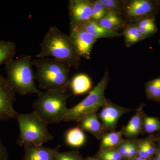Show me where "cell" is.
<instances>
[{"label":"cell","instance_id":"cell-1","mask_svg":"<svg viewBox=\"0 0 160 160\" xmlns=\"http://www.w3.org/2000/svg\"><path fill=\"white\" fill-rule=\"evenodd\" d=\"M41 51L36 58H48L62 61L70 67L78 69L80 58L69 37L56 26L50 27L40 44Z\"/></svg>","mask_w":160,"mask_h":160},{"label":"cell","instance_id":"cell-2","mask_svg":"<svg viewBox=\"0 0 160 160\" xmlns=\"http://www.w3.org/2000/svg\"><path fill=\"white\" fill-rule=\"evenodd\" d=\"M35 67L36 80L41 89H67L70 81L71 67L66 63L54 58H37L32 60Z\"/></svg>","mask_w":160,"mask_h":160},{"label":"cell","instance_id":"cell-3","mask_svg":"<svg viewBox=\"0 0 160 160\" xmlns=\"http://www.w3.org/2000/svg\"><path fill=\"white\" fill-rule=\"evenodd\" d=\"M32 104L33 111L49 124L59 123L68 111L67 99L70 96L67 89H49L42 92Z\"/></svg>","mask_w":160,"mask_h":160},{"label":"cell","instance_id":"cell-4","mask_svg":"<svg viewBox=\"0 0 160 160\" xmlns=\"http://www.w3.org/2000/svg\"><path fill=\"white\" fill-rule=\"evenodd\" d=\"M5 66L6 79L15 92L24 96L38 95L41 92L35 83V74L30 55H25L16 59H13Z\"/></svg>","mask_w":160,"mask_h":160},{"label":"cell","instance_id":"cell-5","mask_svg":"<svg viewBox=\"0 0 160 160\" xmlns=\"http://www.w3.org/2000/svg\"><path fill=\"white\" fill-rule=\"evenodd\" d=\"M14 118L18 123L20 135L17 144L20 146H38L53 140L48 124L34 111L30 113L17 112Z\"/></svg>","mask_w":160,"mask_h":160},{"label":"cell","instance_id":"cell-6","mask_svg":"<svg viewBox=\"0 0 160 160\" xmlns=\"http://www.w3.org/2000/svg\"><path fill=\"white\" fill-rule=\"evenodd\" d=\"M109 72H106L102 79L81 102L68 109L63 122H76L90 113L97 112L108 102L105 92L109 83Z\"/></svg>","mask_w":160,"mask_h":160},{"label":"cell","instance_id":"cell-7","mask_svg":"<svg viewBox=\"0 0 160 160\" xmlns=\"http://www.w3.org/2000/svg\"><path fill=\"white\" fill-rule=\"evenodd\" d=\"M160 12L159 0H130L124 1L122 16L129 22L148 17H155Z\"/></svg>","mask_w":160,"mask_h":160},{"label":"cell","instance_id":"cell-8","mask_svg":"<svg viewBox=\"0 0 160 160\" xmlns=\"http://www.w3.org/2000/svg\"><path fill=\"white\" fill-rule=\"evenodd\" d=\"M69 37L80 57L89 59L92 48L97 40L78 26H70Z\"/></svg>","mask_w":160,"mask_h":160},{"label":"cell","instance_id":"cell-9","mask_svg":"<svg viewBox=\"0 0 160 160\" xmlns=\"http://www.w3.org/2000/svg\"><path fill=\"white\" fill-rule=\"evenodd\" d=\"M15 93L6 78L0 73V121L14 118L17 112L13 107Z\"/></svg>","mask_w":160,"mask_h":160},{"label":"cell","instance_id":"cell-10","mask_svg":"<svg viewBox=\"0 0 160 160\" xmlns=\"http://www.w3.org/2000/svg\"><path fill=\"white\" fill-rule=\"evenodd\" d=\"M132 110L114 104L108 100L98 115L102 122L104 132L115 131L120 118Z\"/></svg>","mask_w":160,"mask_h":160},{"label":"cell","instance_id":"cell-11","mask_svg":"<svg viewBox=\"0 0 160 160\" xmlns=\"http://www.w3.org/2000/svg\"><path fill=\"white\" fill-rule=\"evenodd\" d=\"M92 1L70 0L68 10L70 26H80L92 19Z\"/></svg>","mask_w":160,"mask_h":160},{"label":"cell","instance_id":"cell-12","mask_svg":"<svg viewBox=\"0 0 160 160\" xmlns=\"http://www.w3.org/2000/svg\"><path fill=\"white\" fill-rule=\"evenodd\" d=\"M145 106V104H141L127 125L122 128L123 136L127 139L136 138L139 135L145 133L143 128V118L145 114L143 109Z\"/></svg>","mask_w":160,"mask_h":160},{"label":"cell","instance_id":"cell-13","mask_svg":"<svg viewBox=\"0 0 160 160\" xmlns=\"http://www.w3.org/2000/svg\"><path fill=\"white\" fill-rule=\"evenodd\" d=\"M23 160H55L59 152L58 148L52 149L42 146H26Z\"/></svg>","mask_w":160,"mask_h":160},{"label":"cell","instance_id":"cell-14","mask_svg":"<svg viewBox=\"0 0 160 160\" xmlns=\"http://www.w3.org/2000/svg\"><path fill=\"white\" fill-rule=\"evenodd\" d=\"M77 123L78 127L84 132L91 133L98 140H100L104 132L102 124L99 121L97 112L87 115Z\"/></svg>","mask_w":160,"mask_h":160},{"label":"cell","instance_id":"cell-15","mask_svg":"<svg viewBox=\"0 0 160 160\" xmlns=\"http://www.w3.org/2000/svg\"><path fill=\"white\" fill-rule=\"evenodd\" d=\"M78 27H81L83 30L91 34L98 40L102 38H113L119 37L122 33L117 31L106 29L100 25L97 22L91 20L89 22Z\"/></svg>","mask_w":160,"mask_h":160},{"label":"cell","instance_id":"cell-16","mask_svg":"<svg viewBox=\"0 0 160 160\" xmlns=\"http://www.w3.org/2000/svg\"><path fill=\"white\" fill-rule=\"evenodd\" d=\"M122 136V129L118 131L104 132L100 138V146L98 151L116 149L123 140Z\"/></svg>","mask_w":160,"mask_h":160},{"label":"cell","instance_id":"cell-17","mask_svg":"<svg viewBox=\"0 0 160 160\" xmlns=\"http://www.w3.org/2000/svg\"><path fill=\"white\" fill-rule=\"evenodd\" d=\"M92 81L88 75L80 73L72 78L69 82L72 92L74 95H80L88 92L91 89Z\"/></svg>","mask_w":160,"mask_h":160},{"label":"cell","instance_id":"cell-18","mask_svg":"<svg viewBox=\"0 0 160 160\" xmlns=\"http://www.w3.org/2000/svg\"><path fill=\"white\" fill-rule=\"evenodd\" d=\"M156 146L154 133L149 134L144 138L138 139L137 157L144 158H150L155 154Z\"/></svg>","mask_w":160,"mask_h":160},{"label":"cell","instance_id":"cell-19","mask_svg":"<svg viewBox=\"0 0 160 160\" xmlns=\"http://www.w3.org/2000/svg\"><path fill=\"white\" fill-rule=\"evenodd\" d=\"M133 23L145 39L151 37L157 32L158 29L155 17L142 18Z\"/></svg>","mask_w":160,"mask_h":160},{"label":"cell","instance_id":"cell-20","mask_svg":"<svg viewBox=\"0 0 160 160\" xmlns=\"http://www.w3.org/2000/svg\"><path fill=\"white\" fill-rule=\"evenodd\" d=\"M98 22L106 29L116 31L125 28L126 25L125 20L121 15L110 11H108L106 16Z\"/></svg>","mask_w":160,"mask_h":160},{"label":"cell","instance_id":"cell-21","mask_svg":"<svg viewBox=\"0 0 160 160\" xmlns=\"http://www.w3.org/2000/svg\"><path fill=\"white\" fill-rule=\"evenodd\" d=\"M65 140L68 146L79 148L82 146L86 142V137L84 132L77 126L67 132Z\"/></svg>","mask_w":160,"mask_h":160},{"label":"cell","instance_id":"cell-22","mask_svg":"<svg viewBox=\"0 0 160 160\" xmlns=\"http://www.w3.org/2000/svg\"><path fill=\"white\" fill-rule=\"evenodd\" d=\"M122 34L124 35L125 45L130 47L145 39L142 36L134 23L129 22L125 27Z\"/></svg>","mask_w":160,"mask_h":160},{"label":"cell","instance_id":"cell-23","mask_svg":"<svg viewBox=\"0 0 160 160\" xmlns=\"http://www.w3.org/2000/svg\"><path fill=\"white\" fill-rule=\"evenodd\" d=\"M16 45L10 41L0 40V66L13 59L16 54Z\"/></svg>","mask_w":160,"mask_h":160},{"label":"cell","instance_id":"cell-24","mask_svg":"<svg viewBox=\"0 0 160 160\" xmlns=\"http://www.w3.org/2000/svg\"><path fill=\"white\" fill-rule=\"evenodd\" d=\"M145 91L146 98L148 100L160 102V76L146 82Z\"/></svg>","mask_w":160,"mask_h":160},{"label":"cell","instance_id":"cell-25","mask_svg":"<svg viewBox=\"0 0 160 160\" xmlns=\"http://www.w3.org/2000/svg\"><path fill=\"white\" fill-rule=\"evenodd\" d=\"M143 128L145 133L149 134L160 132V120L158 118L148 116L145 114L143 118Z\"/></svg>","mask_w":160,"mask_h":160},{"label":"cell","instance_id":"cell-26","mask_svg":"<svg viewBox=\"0 0 160 160\" xmlns=\"http://www.w3.org/2000/svg\"><path fill=\"white\" fill-rule=\"evenodd\" d=\"M108 11L98 0L92 1L91 20L99 22L106 16Z\"/></svg>","mask_w":160,"mask_h":160},{"label":"cell","instance_id":"cell-27","mask_svg":"<svg viewBox=\"0 0 160 160\" xmlns=\"http://www.w3.org/2000/svg\"><path fill=\"white\" fill-rule=\"evenodd\" d=\"M108 11L114 12L122 16L124 1L117 0H98Z\"/></svg>","mask_w":160,"mask_h":160},{"label":"cell","instance_id":"cell-28","mask_svg":"<svg viewBox=\"0 0 160 160\" xmlns=\"http://www.w3.org/2000/svg\"><path fill=\"white\" fill-rule=\"evenodd\" d=\"M95 157L98 160H125L117 149L98 151Z\"/></svg>","mask_w":160,"mask_h":160},{"label":"cell","instance_id":"cell-29","mask_svg":"<svg viewBox=\"0 0 160 160\" xmlns=\"http://www.w3.org/2000/svg\"><path fill=\"white\" fill-rule=\"evenodd\" d=\"M83 158L78 150L64 152L58 153L55 160H82Z\"/></svg>","mask_w":160,"mask_h":160},{"label":"cell","instance_id":"cell-30","mask_svg":"<svg viewBox=\"0 0 160 160\" xmlns=\"http://www.w3.org/2000/svg\"><path fill=\"white\" fill-rule=\"evenodd\" d=\"M138 139L136 138L132 139H129V144L126 160H131L137 157L138 150Z\"/></svg>","mask_w":160,"mask_h":160},{"label":"cell","instance_id":"cell-31","mask_svg":"<svg viewBox=\"0 0 160 160\" xmlns=\"http://www.w3.org/2000/svg\"><path fill=\"white\" fill-rule=\"evenodd\" d=\"M129 140L123 139L122 142L119 144L117 148L118 151L122 156L125 160H127V151H128V146H129Z\"/></svg>","mask_w":160,"mask_h":160},{"label":"cell","instance_id":"cell-32","mask_svg":"<svg viewBox=\"0 0 160 160\" xmlns=\"http://www.w3.org/2000/svg\"><path fill=\"white\" fill-rule=\"evenodd\" d=\"M9 155L8 151L5 146L3 145L0 137V160H8Z\"/></svg>","mask_w":160,"mask_h":160},{"label":"cell","instance_id":"cell-33","mask_svg":"<svg viewBox=\"0 0 160 160\" xmlns=\"http://www.w3.org/2000/svg\"><path fill=\"white\" fill-rule=\"evenodd\" d=\"M157 150L154 156L157 160H160V147L157 144Z\"/></svg>","mask_w":160,"mask_h":160},{"label":"cell","instance_id":"cell-34","mask_svg":"<svg viewBox=\"0 0 160 160\" xmlns=\"http://www.w3.org/2000/svg\"><path fill=\"white\" fill-rule=\"evenodd\" d=\"M155 138L156 143L160 147V132H158L157 134H155Z\"/></svg>","mask_w":160,"mask_h":160},{"label":"cell","instance_id":"cell-35","mask_svg":"<svg viewBox=\"0 0 160 160\" xmlns=\"http://www.w3.org/2000/svg\"><path fill=\"white\" fill-rule=\"evenodd\" d=\"M82 160H98L95 157H87L83 158Z\"/></svg>","mask_w":160,"mask_h":160},{"label":"cell","instance_id":"cell-36","mask_svg":"<svg viewBox=\"0 0 160 160\" xmlns=\"http://www.w3.org/2000/svg\"><path fill=\"white\" fill-rule=\"evenodd\" d=\"M131 160H150V158H144L139 157H136L134 158Z\"/></svg>","mask_w":160,"mask_h":160}]
</instances>
